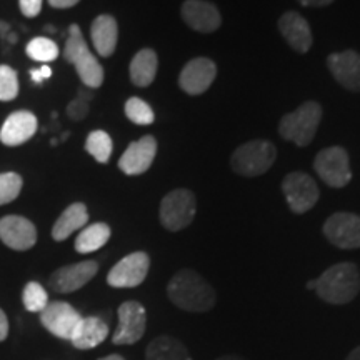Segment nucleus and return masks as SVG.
Returning a JSON list of instances; mask_svg holds the SVG:
<instances>
[{"instance_id":"obj_13","label":"nucleus","mask_w":360,"mask_h":360,"mask_svg":"<svg viewBox=\"0 0 360 360\" xmlns=\"http://www.w3.org/2000/svg\"><path fill=\"white\" fill-rule=\"evenodd\" d=\"M217 77V65L207 57L188 60L179 75V85L188 96H200L209 90Z\"/></svg>"},{"instance_id":"obj_26","label":"nucleus","mask_w":360,"mask_h":360,"mask_svg":"<svg viewBox=\"0 0 360 360\" xmlns=\"http://www.w3.org/2000/svg\"><path fill=\"white\" fill-rule=\"evenodd\" d=\"M110 238V227L103 222H97L85 227L75 238V250L79 254H90L102 249Z\"/></svg>"},{"instance_id":"obj_43","label":"nucleus","mask_w":360,"mask_h":360,"mask_svg":"<svg viewBox=\"0 0 360 360\" xmlns=\"http://www.w3.org/2000/svg\"><path fill=\"white\" fill-rule=\"evenodd\" d=\"M314 287H315V281L307 282V289H309V290H314Z\"/></svg>"},{"instance_id":"obj_1","label":"nucleus","mask_w":360,"mask_h":360,"mask_svg":"<svg viewBox=\"0 0 360 360\" xmlns=\"http://www.w3.org/2000/svg\"><path fill=\"white\" fill-rule=\"evenodd\" d=\"M167 295L175 307L187 312H207L217 302L212 285L191 269L180 270L170 278Z\"/></svg>"},{"instance_id":"obj_18","label":"nucleus","mask_w":360,"mask_h":360,"mask_svg":"<svg viewBox=\"0 0 360 360\" xmlns=\"http://www.w3.org/2000/svg\"><path fill=\"white\" fill-rule=\"evenodd\" d=\"M327 67L332 77L342 87L350 92H360V53L355 51H344L330 53L327 57Z\"/></svg>"},{"instance_id":"obj_15","label":"nucleus","mask_w":360,"mask_h":360,"mask_svg":"<svg viewBox=\"0 0 360 360\" xmlns=\"http://www.w3.org/2000/svg\"><path fill=\"white\" fill-rule=\"evenodd\" d=\"M180 15L192 30L200 34H212L222 25L219 8L207 0H186L180 8Z\"/></svg>"},{"instance_id":"obj_33","label":"nucleus","mask_w":360,"mask_h":360,"mask_svg":"<svg viewBox=\"0 0 360 360\" xmlns=\"http://www.w3.org/2000/svg\"><path fill=\"white\" fill-rule=\"evenodd\" d=\"M92 98V92L87 89H82L79 92V96L72 101L69 105H67V115L70 117L75 122H80L84 120L89 114V102Z\"/></svg>"},{"instance_id":"obj_23","label":"nucleus","mask_w":360,"mask_h":360,"mask_svg":"<svg viewBox=\"0 0 360 360\" xmlns=\"http://www.w3.org/2000/svg\"><path fill=\"white\" fill-rule=\"evenodd\" d=\"M89 222V212L87 207L84 204H72L62 212L60 217L57 219V222L53 224L52 229V237L53 240L62 242L65 238H69L75 231H80L85 224Z\"/></svg>"},{"instance_id":"obj_37","label":"nucleus","mask_w":360,"mask_h":360,"mask_svg":"<svg viewBox=\"0 0 360 360\" xmlns=\"http://www.w3.org/2000/svg\"><path fill=\"white\" fill-rule=\"evenodd\" d=\"M299 4H302L304 7H327L330 6L334 0H297Z\"/></svg>"},{"instance_id":"obj_24","label":"nucleus","mask_w":360,"mask_h":360,"mask_svg":"<svg viewBox=\"0 0 360 360\" xmlns=\"http://www.w3.org/2000/svg\"><path fill=\"white\" fill-rule=\"evenodd\" d=\"M157 69H159V58L152 49H142L137 52L130 62V80L137 87H148L154 82Z\"/></svg>"},{"instance_id":"obj_32","label":"nucleus","mask_w":360,"mask_h":360,"mask_svg":"<svg viewBox=\"0 0 360 360\" xmlns=\"http://www.w3.org/2000/svg\"><path fill=\"white\" fill-rule=\"evenodd\" d=\"M19 94V79L17 72L8 65H0V101H13Z\"/></svg>"},{"instance_id":"obj_11","label":"nucleus","mask_w":360,"mask_h":360,"mask_svg":"<svg viewBox=\"0 0 360 360\" xmlns=\"http://www.w3.org/2000/svg\"><path fill=\"white\" fill-rule=\"evenodd\" d=\"M150 259L146 252H134L119 260L107 276V283L115 289H132L146 281Z\"/></svg>"},{"instance_id":"obj_17","label":"nucleus","mask_w":360,"mask_h":360,"mask_svg":"<svg viewBox=\"0 0 360 360\" xmlns=\"http://www.w3.org/2000/svg\"><path fill=\"white\" fill-rule=\"evenodd\" d=\"M157 154V141L152 135L130 143L119 160V169L127 175H141L150 169Z\"/></svg>"},{"instance_id":"obj_29","label":"nucleus","mask_w":360,"mask_h":360,"mask_svg":"<svg viewBox=\"0 0 360 360\" xmlns=\"http://www.w3.org/2000/svg\"><path fill=\"white\" fill-rule=\"evenodd\" d=\"M27 56L37 62H52L58 57V47L51 39L37 37L27 45Z\"/></svg>"},{"instance_id":"obj_2","label":"nucleus","mask_w":360,"mask_h":360,"mask_svg":"<svg viewBox=\"0 0 360 360\" xmlns=\"http://www.w3.org/2000/svg\"><path fill=\"white\" fill-rule=\"evenodd\" d=\"M314 290L327 304L344 305L352 302L360 290L357 265L352 262L332 265L321 277L315 278Z\"/></svg>"},{"instance_id":"obj_20","label":"nucleus","mask_w":360,"mask_h":360,"mask_svg":"<svg viewBox=\"0 0 360 360\" xmlns=\"http://www.w3.org/2000/svg\"><path fill=\"white\" fill-rule=\"evenodd\" d=\"M37 117L32 112H13L7 117L2 129H0V142H4L8 147L20 146V143L32 139V135L37 132Z\"/></svg>"},{"instance_id":"obj_38","label":"nucleus","mask_w":360,"mask_h":360,"mask_svg":"<svg viewBox=\"0 0 360 360\" xmlns=\"http://www.w3.org/2000/svg\"><path fill=\"white\" fill-rule=\"evenodd\" d=\"M39 70H40V75H42V79H51V75H52L51 67H49V65H42Z\"/></svg>"},{"instance_id":"obj_19","label":"nucleus","mask_w":360,"mask_h":360,"mask_svg":"<svg viewBox=\"0 0 360 360\" xmlns=\"http://www.w3.org/2000/svg\"><path fill=\"white\" fill-rule=\"evenodd\" d=\"M277 24L282 37L295 52H309V49L312 47V30H310L309 22L299 12H285Z\"/></svg>"},{"instance_id":"obj_10","label":"nucleus","mask_w":360,"mask_h":360,"mask_svg":"<svg viewBox=\"0 0 360 360\" xmlns=\"http://www.w3.org/2000/svg\"><path fill=\"white\" fill-rule=\"evenodd\" d=\"M323 236L339 249H360V215L350 212L330 215L323 224Z\"/></svg>"},{"instance_id":"obj_30","label":"nucleus","mask_w":360,"mask_h":360,"mask_svg":"<svg viewBox=\"0 0 360 360\" xmlns=\"http://www.w3.org/2000/svg\"><path fill=\"white\" fill-rule=\"evenodd\" d=\"M22 300H24V307L29 312L40 314L47 307L49 304V295L47 292L40 283L37 282H29L24 287V294H22Z\"/></svg>"},{"instance_id":"obj_31","label":"nucleus","mask_w":360,"mask_h":360,"mask_svg":"<svg viewBox=\"0 0 360 360\" xmlns=\"http://www.w3.org/2000/svg\"><path fill=\"white\" fill-rule=\"evenodd\" d=\"M22 191V177L15 172L0 174V205L15 200Z\"/></svg>"},{"instance_id":"obj_4","label":"nucleus","mask_w":360,"mask_h":360,"mask_svg":"<svg viewBox=\"0 0 360 360\" xmlns=\"http://www.w3.org/2000/svg\"><path fill=\"white\" fill-rule=\"evenodd\" d=\"M322 114L321 103L315 101L305 102L297 110L282 117L278 124V134L282 139L294 142L299 147L309 146L317 134Z\"/></svg>"},{"instance_id":"obj_25","label":"nucleus","mask_w":360,"mask_h":360,"mask_svg":"<svg viewBox=\"0 0 360 360\" xmlns=\"http://www.w3.org/2000/svg\"><path fill=\"white\" fill-rule=\"evenodd\" d=\"M147 360H192L191 354L182 342L174 337L162 335L148 344L146 350Z\"/></svg>"},{"instance_id":"obj_22","label":"nucleus","mask_w":360,"mask_h":360,"mask_svg":"<svg viewBox=\"0 0 360 360\" xmlns=\"http://www.w3.org/2000/svg\"><path fill=\"white\" fill-rule=\"evenodd\" d=\"M90 37L101 57H110L119 40V27L112 15H98L90 27Z\"/></svg>"},{"instance_id":"obj_35","label":"nucleus","mask_w":360,"mask_h":360,"mask_svg":"<svg viewBox=\"0 0 360 360\" xmlns=\"http://www.w3.org/2000/svg\"><path fill=\"white\" fill-rule=\"evenodd\" d=\"M8 335V321H7V315L0 309V342L6 340Z\"/></svg>"},{"instance_id":"obj_21","label":"nucleus","mask_w":360,"mask_h":360,"mask_svg":"<svg viewBox=\"0 0 360 360\" xmlns=\"http://www.w3.org/2000/svg\"><path fill=\"white\" fill-rule=\"evenodd\" d=\"M107 335H109V327L102 319L82 317V321L79 322L77 328L70 337V342L75 349L89 350L101 345L107 339Z\"/></svg>"},{"instance_id":"obj_40","label":"nucleus","mask_w":360,"mask_h":360,"mask_svg":"<svg viewBox=\"0 0 360 360\" xmlns=\"http://www.w3.org/2000/svg\"><path fill=\"white\" fill-rule=\"evenodd\" d=\"M345 360H360V345H359V347H355L352 352L347 355V359H345Z\"/></svg>"},{"instance_id":"obj_27","label":"nucleus","mask_w":360,"mask_h":360,"mask_svg":"<svg viewBox=\"0 0 360 360\" xmlns=\"http://www.w3.org/2000/svg\"><path fill=\"white\" fill-rule=\"evenodd\" d=\"M112 139L110 135L103 130H94L89 134L87 142H85V150L101 164H107L112 155Z\"/></svg>"},{"instance_id":"obj_39","label":"nucleus","mask_w":360,"mask_h":360,"mask_svg":"<svg viewBox=\"0 0 360 360\" xmlns=\"http://www.w3.org/2000/svg\"><path fill=\"white\" fill-rule=\"evenodd\" d=\"M30 77H32V80L35 84H42V75H40V70H30Z\"/></svg>"},{"instance_id":"obj_6","label":"nucleus","mask_w":360,"mask_h":360,"mask_svg":"<svg viewBox=\"0 0 360 360\" xmlns=\"http://www.w3.org/2000/svg\"><path fill=\"white\" fill-rule=\"evenodd\" d=\"M195 210V195L187 188H177L169 192L160 202V224L170 232H179L193 222Z\"/></svg>"},{"instance_id":"obj_9","label":"nucleus","mask_w":360,"mask_h":360,"mask_svg":"<svg viewBox=\"0 0 360 360\" xmlns=\"http://www.w3.org/2000/svg\"><path fill=\"white\" fill-rule=\"evenodd\" d=\"M119 326H117L112 342L115 345H130L139 342L146 334L147 312L141 302L129 300L119 307Z\"/></svg>"},{"instance_id":"obj_14","label":"nucleus","mask_w":360,"mask_h":360,"mask_svg":"<svg viewBox=\"0 0 360 360\" xmlns=\"http://www.w3.org/2000/svg\"><path fill=\"white\" fill-rule=\"evenodd\" d=\"M98 264L96 260H84V262L65 265L52 274L49 278V285L58 294H72L82 289L85 283L96 277Z\"/></svg>"},{"instance_id":"obj_5","label":"nucleus","mask_w":360,"mask_h":360,"mask_svg":"<svg viewBox=\"0 0 360 360\" xmlns=\"http://www.w3.org/2000/svg\"><path fill=\"white\" fill-rule=\"evenodd\" d=\"M277 157V148L267 141H250L237 147L231 157V167L244 177H257L272 167Z\"/></svg>"},{"instance_id":"obj_34","label":"nucleus","mask_w":360,"mask_h":360,"mask_svg":"<svg viewBox=\"0 0 360 360\" xmlns=\"http://www.w3.org/2000/svg\"><path fill=\"white\" fill-rule=\"evenodd\" d=\"M20 4V12L24 13L25 17L32 19V17H37L40 11H42V0H19Z\"/></svg>"},{"instance_id":"obj_28","label":"nucleus","mask_w":360,"mask_h":360,"mask_svg":"<svg viewBox=\"0 0 360 360\" xmlns=\"http://www.w3.org/2000/svg\"><path fill=\"white\" fill-rule=\"evenodd\" d=\"M125 115H127L130 122L137 125H150L155 120L152 107L139 97H130L125 102Z\"/></svg>"},{"instance_id":"obj_8","label":"nucleus","mask_w":360,"mask_h":360,"mask_svg":"<svg viewBox=\"0 0 360 360\" xmlns=\"http://www.w3.org/2000/svg\"><path fill=\"white\" fill-rule=\"evenodd\" d=\"M282 192L294 214H305L317 204L321 191L310 175L292 172L282 180Z\"/></svg>"},{"instance_id":"obj_41","label":"nucleus","mask_w":360,"mask_h":360,"mask_svg":"<svg viewBox=\"0 0 360 360\" xmlns=\"http://www.w3.org/2000/svg\"><path fill=\"white\" fill-rule=\"evenodd\" d=\"M215 360H245V359L238 357V355H222V357H219Z\"/></svg>"},{"instance_id":"obj_16","label":"nucleus","mask_w":360,"mask_h":360,"mask_svg":"<svg viewBox=\"0 0 360 360\" xmlns=\"http://www.w3.org/2000/svg\"><path fill=\"white\" fill-rule=\"evenodd\" d=\"M0 240L13 250H29L37 242V229L20 215H7L0 219Z\"/></svg>"},{"instance_id":"obj_7","label":"nucleus","mask_w":360,"mask_h":360,"mask_svg":"<svg viewBox=\"0 0 360 360\" xmlns=\"http://www.w3.org/2000/svg\"><path fill=\"white\" fill-rule=\"evenodd\" d=\"M314 169L328 187L342 188L352 180L349 154L344 147H328L317 154Z\"/></svg>"},{"instance_id":"obj_42","label":"nucleus","mask_w":360,"mask_h":360,"mask_svg":"<svg viewBox=\"0 0 360 360\" xmlns=\"http://www.w3.org/2000/svg\"><path fill=\"white\" fill-rule=\"evenodd\" d=\"M98 360H125L122 355H117V354H112V355H107V357H102Z\"/></svg>"},{"instance_id":"obj_36","label":"nucleus","mask_w":360,"mask_h":360,"mask_svg":"<svg viewBox=\"0 0 360 360\" xmlns=\"http://www.w3.org/2000/svg\"><path fill=\"white\" fill-rule=\"evenodd\" d=\"M80 0H49V4L53 8H70L74 6H77Z\"/></svg>"},{"instance_id":"obj_3","label":"nucleus","mask_w":360,"mask_h":360,"mask_svg":"<svg viewBox=\"0 0 360 360\" xmlns=\"http://www.w3.org/2000/svg\"><path fill=\"white\" fill-rule=\"evenodd\" d=\"M65 60L75 67L79 79L87 89H98L103 82V69L98 60L90 52L87 42H85L82 30L79 25H70L69 37L65 40L64 47Z\"/></svg>"},{"instance_id":"obj_12","label":"nucleus","mask_w":360,"mask_h":360,"mask_svg":"<svg viewBox=\"0 0 360 360\" xmlns=\"http://www.w3.org/2000/svg\"><path fill=\"white\" fill-rule=\"evenodd\" d=\"M82 321L80 314L72 307L70 304L60 302H49L42 312H40V322L51 332L52 335L58 337L62 340H70L72 334L77 328L79 322Z\"/></svg>"}]
</instances>
